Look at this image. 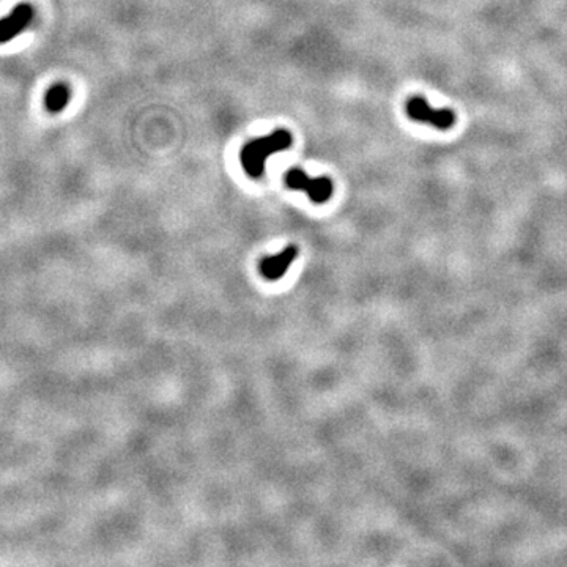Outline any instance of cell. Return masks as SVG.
Here are the masks:
<instances>
[{"label": "cell", "mask_w": 567, "mask_h": 567, "mask_svg": "<svg viewBox=\"0 0 567 567\" xmlns=\"http://www.w3.org/2000/svg\"><path fill=\"white\" fill-rule=\"evenodd\" d=\"M292 134L277 129L273 134L248 142L240 153L241 166L251 178H260L265 172V162L275 153L284 151L292 145Z\"/></svg>", "instance_id": "cell-1"}, {"label": "cell", "mask_w": 567, "mask_h": 567, "mask_svg": "<svg viewBox=\"0 0 567 567\" xmlns=\"http://www.w3.org/2000/svg\"><path fill=\"white\" fill-rule=\"evenodd\" d=\"M284 180L290 189L306 192L314 203H325L333 196V181L328 177L310 178L301 169H290Z\"/></svg>", "instance_id": "cell-2"}, {"label": "cell", "mask_w": 567, "mask_h": 567, "mask_svg": "<svg viewBox=\"0 0 567 567\" xmlns=\"http://www.w3.org/2000/svg\"><path fill=\"white\" fill-rule=\"evenodd\" d=\"M407 113L411 120L432 124L434 128L443 131L452 128L456 123V113L449 109H434L422 96H413L408 100Z\"/></svg>", "instance_id": "cell-3"}, {"label": "cell", "mask_w": 567, "mask_h": 567, "mask_svg": "<svg viewBox=\"0 0 567 567\" xmlns=\"http://www.w3.org/2000/svg\"><path fill=\"white\" fill-rule=\"evenodd\" d=\"M33 21V8L28 3H21L8 16L0 19V44L10 43L21 35Z\"/></svg>", "instance_id": "cell-4"}, {"label": "cell", "mask_w": 567, "mask_h": 567, "mask_svg": "<svg viewBox=\"0 0 567 567\" xmlns=\"http://www.w3.org/2000/svg\"><path fill=\"white\" fill-rule=\"evenodd\" d=\"M297 255V246H287L282 252L260 260V273H262L265 279L268 281H279L281 277L286 275V271L290 268V265L295 262Z\"/></svg>", "instance_id": "cell-5"}, {"label": "cell", "mask_w": 567, "mask_h": 567, "mask_svg": "<svg viewBox=\"0 0 567 567\" xmlns=\"http://www.w3.org/2000/svg\"><path fill=\"white\" fill-rule=\"evenodd\" d=\"M70 89H68L66 84H55L48 90L44 106L50 113H59L70 103Z\"/></svg>", "instance_id": "cell-6"}]
</instances>
